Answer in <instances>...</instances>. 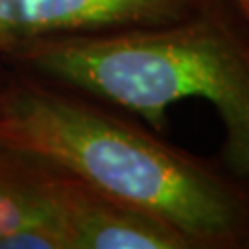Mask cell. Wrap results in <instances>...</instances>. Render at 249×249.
Instances as JSON below:
<instances>
[{
  "label": "cell",
  "instance_id": "cell-5",
  "mask_svg": "<svg viewBox=\"0 0 249 249\" xmlns=\"http://www.w3.org/2000/svg\"><path fill=\"white\" fill-rule=\"evenodd\" d=\"M61 170L0 142V242L39 222H61Z\"/></svg>",
  "mask_w": 249,
  "mask_h": 249
},
{
  "label": "cell",
  "instance_id": "cell-3",
  "mask_svg": "<svg viewBox=\"0 0 249 249\" xmlns=\"http://www.w3.org/2000/svg\"><path fill=\"white\" fill-rule=\"evenodd\" d=\"M231 0H0V53L34 43L172 24Z\"/></svg>",
  "mask_w": 249,
  "mask_h": 249
},
{
  "label": "cell",
  "instance_id": "cell-7",
  "mask_svg": "<svg viewBox=\"0 0 249 249\" xmlns=\"http://www.w3.org/2000/svg\"><path fill=\"white\" fill-rule=\"evenodd\" d=\"M248 249H249V246H248Z\"/></svg>",
  "mask_w": 249,
  "mask_h": 249
},
{
  "label": "cell",
  "instance_id": "cell-2",
  "mask_svg": "<svg viewBox=\"0 0 249 249\" xmlns=\"http://www.w3.org/2000/svg\"><path fill=\"white\" fill-rule=\"evenodd\" d=\"M9 55L139 115L155 133L166 129L174 104L209 102L223 127L222 166L249 187V24L232 2L172 24L50 39Z\"/></svg>",
  "mask_w": 249,
  "mask_h": 249
},
{
  "label": "cell",
  "instance_id": "cell-1",
  "mask_svg": "<svg viewBox=\"0 0 249 249\" xmlns=\"http://www.w3.org/2000/svg\"><path fill=\"white\" fill-rule=\"evenodd\" d=\"M0 142L166 222L192 249L249 246V187L87 94L37 83L2 90Z\"/></svg>",
  "mask_w": 249,
  "mask_h": 249
},
{
  "label": "cell",
  "instance_id": "cell-4",
  "mask_svg": "<svg viewBox=\"0 0 249 249\" xmlns=\"http://www.w3.org/2000/svg\"><path fill=\"white\" fill-rule=\"evenodd\" d=\"M61 174L59 218L69 249H192L166 222Z\"/></svg>",
  "mask_w": 249,
  "mask_h": 249
},
{
  "label": "cell",
  "instance_id": "cell-6",
  "mask_svg": "<svg viewBox=\"0 0 249 249\" xmlns=\"http://www.w3.org/2000/svg\"><path fill=\"white\" fill-rule=\"evenodd\" d=\"M231 2L240 9V13L244 15V18L248 20V24H249V0H231Z\"/></svg>",
  "mask_w": 249,
  "mask_h": 249
}]
</instances>
